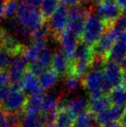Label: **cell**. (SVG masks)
I'll return each mask as SVG.
<instances>
[{"label": "cell", "mask_w": 126, "mask_h": 127, "mask_svg": "<svg viewBox=\"0 0 126 127\" xmlns=\"http://www.w3.org/2000/svg\"><path fill=\"white\" fill-rule=\"evenodd\" d=\"M98 1L108 2V3H118V0H98Z\"/></svg>", "instance_id": "f35d334b"}, {"label": "cell", "mask_w": 126, "mask_h": 127, "mask_svg": "<svg viewBox=\"0 0 126 127\" xmlns=\"http://www.w3.org/2000/svg\"><path fill=\"white\" fill-rule=\"evenodd\" d=\"M104 77L103 70L91 68L83 79V86L91 99L105 95L104 93Z\"/></svg>", "instance_id": "52a82bcc"}, {"label": "cell", "mask_w": 126, "mask_h": 127, "mask_svg": "<svg viewBox=\"0 0 126 127\" xmlns=\"http://www.w3.org/2000/svg\"><path fill=\"white\" fill-rule=\"evenodd\" d=\"M20 5L18 0H6L4 8V17L8 19L15 18Z\"/></svg>", "instance_id": "83f0119b"}, {"label": "cell", "mask_w": 126, "mask_h": 127, "mask_svg": "<svg viewBox=\"0 0 126 127\" xmlns=\"http://www.w3.org/2000/svg\"><path fill=\"white\" fill-rule=\"evenodd\" d=\"M102 127H122V125L119 122H113L111 124L105 125V126H103Z\"/></svg>", "instance_id": "d590c367"}, {"label": "cell", "mask_w": 126, "mask_h": 127, "mask_svg": "<svg viewBox=\"0 0 126 127\" xmlns=\"http://www.w3.org/2000/svg\"><path fill=\"white\" fill-rule=\"evenodd\" d=\"M111 105H111L109 97L106 95H103L101 97L95 98V99H90L89 111L97 116L106 111Z\"/></svg>", "instance_id": "d6986e66"}, {"label": "cell", "mask_w": 126, "mask_h": 127, "mask_svg": "<svg viewBox=\"0 0 126 127\" xmlns=\"http://www.w3.org/2000/svg\"><path fill=\"white\" fill-rule=\"evenodd\" d=\"M28 65L29 63L25 60L23 53H19L14 55L11 64L8 69V74L12 87H21L23 79L27 73Z\"/></svg>", "instance_id": "30bf717a"}, {"label": "cell", "mask_w": 126, "mask_h": 127, "mask_svg": "<svg viewBox=\"0 0 126 127\" xmlns=\"http://www.w3.org/2000/svg\"><path fill=\"white\" fill-rule=\"evenodd\" d=\"M68 21L69 10H67L65 5H60L55 12L49 17L48 28L55 38H59L60 35L67 30Z\"/></svg>", "instance_id": "ba28073f"}, {"label": "cell", "mask_w": 126, "mask_h": 127, "mask_svg": "<svg viewBox=\"0 0 126 127\" xmlns=\"http://www.w3.org/2000/svg\"><path fill=\"white\" fill-rule=\"evenodd\" d=\"M45 94L41 93L38 94L29 95L24 106V113L26 114H40L42 112V103Z\"/></svg>", "instance_id": "ac0fdd59"}, {"label": "cell", "mask_w": 126, "mask_h": 127, "mask_svg": "<svg viewBox=\"0 0 126 127\" xmlns=\"http://www.w3.org/2000/svg\"><path fill=\"white\" fill-rule=\"evenodd\" d=\"M15 55L10 49L0 44V71L9 69Z\"/></svg>", "instance_id": "484cf974"}, {"label": "cell", "mask_w": 126, "mask_h": 127, "mask_svg": "<svg viewBox=\"0 0 126 127\" xmlns=\"http://www.w3.org/2000/svg\"><path fill=\"white\" fill-rule=\"evenodd\" d=\"M19 127H46V126L41 118V114L24 113Z\"/></svg>", "instance_id": "cb8c5ba5"}, {"label": "cell", "mask_w": 126, "mask_h": 127, "mask_svg": "<svg viewBox=\"0 0 126 127\" xmlns=\"http://www.w3.org/2000/svg\"><path fill=\"white\" fill-rule=\"evenodd\" d=\"M125 111V108L116 106V105H111L104 112L96 116V119L102 126L113 122H118L121 119Z\"/></svg>", "instance_id": "2e32d148"}, {"label": "cell", "mask_w": 126, "mask_h": 127, "mask_svg": "<svg viewBox=\"0 0 126 127\" xmlns=\"http://www.w3.org/2000/svg\"><path fill=\"white\" fill-rule=\"evenodd\" d=\"M108 95L111 105L126 109V88L123 86L114 88Z\"/></svg>", "instance_id": "44dd1931"}, {"label": "cell", "mask_w": 126, "mask_h": 127, "mask_svg": "<svg viewBox=\"0 0 126 127\" xmlns=\"http://www.w3.org/2000/svg\"><path fill=\"white\" fill-rule=\"evenodd\" d=\"M79 1L80 0H61V2L63 3V5H65V6H71V7L78 5Z\"/></svg>", "instance_id": "d6a6232c"}, {"label": "cell", "mask_w": 126, "mask_h": 127, "mask_svg": "<svg viewBox=\"0 0 126 127\" xmlns=\"http://www.w3.org/2000/svg\"><path fill=\"white\" fill-rule=\"evenodd\" d=\"M58 77H59L58 74L52 69H48L42 72L38 76L39 83L42 90H47V89L54 87L58 81Z\"/></svg>", "instance_id": "ffe728a7"}, {"label": "cell", "mask_w": 126, "mask_h": 127, "mask_svg": "<svg viewBox=\"0 0 126 127\" xmlns=\"http://www.w3.org/2000/svg\"><path fill=\"white\" fill-rule=\"evenodd\" d=\"M46 127H57V126H55V125H50V126H46Z\"/></svg>", "instance_id": "ab89813d"}, {"label": "cell", "mask_w": 126, "mask_h": 127, "mask_svg": "<svg viewBox=\"0 0 126 127\" xmlns=\"http://www.w3.org/2000/svg\"><path fill=\"white\" fill-rule=\"evenodd\" d=\"M10 88H11V87L10 85L4 86V87H0V105H2V103L6 98V96L8 95Z\"/></svg>", "instance_id": "4dcf8cb0"}, {"label": "cell", "mask_w": 126, "mask_h": 127, "mask_svg": "<svg viewBox=\"0 0 126 127\" xmlns=\"http://www.w3.org/2000/svg\"><path fill=\"white\" fill-rule=\"evenodd\" d=\"M122 86L126 88V69H124L123 72V81H122Z\"/></svg>", "instance_id": "8d00e7d4"}, {"label": "cell", "mask_w": 126, "mask_h": 127, "mask_svg": "<svg viewBox=\"0 0 126 127\" xmlns=\"http://www.w3.org/2000/svg\"><path fill=\"white\" fill-rule=\"evenodd\" d=\"M60 0H43L40 10L45 18L50 17L59 8Z\"/></svg>", "instance_id": "4316f807"}, {"label": "cell", "mask_w": 126, "mask_h": 127, "mask_svg": "<svg viewBox=\"0 0 126 127\" xmlns=\"http://www.w3.org/2000/svg\"><path fill=\"white\" fill-rule=\"evenodd\" d=\"M107 24L96 13H90L86 20L81 35L83 43L93 47L107 30Z\"/></svg>", "instance_id": "3957f363"}, {"label": "cell", "mask_w": 126, "mask_h": 127, "mask_svg": "<svg viewBox=\"0 0 126 127\" xmlns=\"http://www.w3.org/2000/svg\"><path fill=\"white\" fill-rule=\"evenodd\" d=\"M81 85H83V80H81L80 77L71 74V73H69L64 79L63 87L67 93L75 92L79 88Z\"/></svg>", "instance_id": "603a6c76"}, {"label": "cell", "mask_w": 126, "mask_h": 127, "mask_svg": "<svg viewBox=\"0 0 126 127\" xmlns=\"http://www.w3.org/2000/svg\"><path fill=\"white\" fill-rule=\"evenodd\" d=\"M61 109L69 111L76 118L80 114L89 111V101L81 97L60 99L58 110Z\"/></svg>", "instance_id": "7c38bea8"}, {"label": "cell", "mask_w": 126, "mask_h": 127, "mask_svg": "<svg viewBox=\"0 0 126 127\" xmlns=\"http://www.w3.org/2000/svg\"><path fill=\"white\" fill-rule=\"evenodd\" d=\"M121 33L122 31L118 30L116 27L113 25L110 26L103 34L99 42L93 46V49L95 56L101 57L106 60L110 51L111 50Z\"/></svg>", "instance_id": "8992f818"}, {"label": "cell", "mask_w": 126, "mask_h": 127, "mask_svg": "<svg viewBox=\"0 0 126 127\" xmlns=\"http://www.w3.org/2000/svg\"><path fill=\"white\" fill-rule=\"evenodd\" d=\"M94 58L93 47L85 43H79L77 49L71 59V74L79 77L86 76L92 67L93 60Z\"/></svg>", "instance_id": "7a4b0ae2"}, {"label": "cell", "mask_w": 126, "mask_h": 127, "mask_svg": "<svg viewBox=\"0 0 126 127\" xmlns=\"http://www.w3.org/2000/svg\"><path fill=\"white\" fill-rule=\"evenodd\" d=\"M120 124H121L122 126H124V125L126 124V109H125V112H124L123 116H122L121 119H120Z\"/></svg>", "instance_id": "74e56055"}, {"label": "cell", "mask_w": 126, "mask_h": 127, "mask_svg": "<svg viewBox=\"0 0 126 127\" xmlns=\"http://www.w3.org/2000/svg\"><path fill=\"white\" fill-rule=\"evenodd\" d=\"M10 83V76L7 71H0V87L9 86Z\"/></svg>", "instance_id": "f546056e"}, {"label": "cell", "mask_w": 126, "mask_h": 127, "mask_svg": "<svg viewBox=\"0 0 126 127\" xmlns=\"http://www.w3.org/2000/svg\"><path fill=\"white\" fill-rule=\"evenodd\" d=\"M24 1L26 2L27 3H29L31 6L40 9L41 6H42V2H43V0H24Z\"/></svg>", "instance_id": "1f68e13d"}, {"label": "cell", "mask_w": 126, "mask_h": 127, "mask_svg": "<svg viewBox=\"0 0 126 127\" xmlns=\"http://www.w3.org/2000/svg\"><path fill=\"white\" fill-rule=\"evenodd\" d=\"M50 33L49 28L47 26H42L35 32H33L31 35L32 42H48L49 35Z\"/></svg>", "instance_id": "f1b7e54d"}, {"label": "cell", "mask_w": 126, "mask_h": 127, "mask_svg": "<svg viewBox=\"0 0 126 127\" xmlns=\"http://www.w3.org/2000/svg\"><path fill=\"white\" fill-rule=\"evenodd\" d=\"M75 119L69 111L61 109L58 110L54 125L57 127H74Z\"/></svg>", "instance_id": "7402d4cb"}, {"label": "cell", "mask_w": 126, "mask_h": 127, "mask_svg": "<svg viewBox=\"0 0 126 127\" xmlns=\"http://www.w3.org/2000/svg\"><path fill=\"white\" fill-rule=\"evenodd\" d=\"M6 0H0V20L4 16V8Z\"/></svg>", "instance_id": "836d02e7"}, {"label": "cell", "mask_w": 126, "mask_h": 127, "mask_svg": "<svg viewBox=\"0 0 126 127\" xmlns=\"http://www.w3.org/2000/svg\"><path fill=\"white\" fill-rule=\"evenodd\" d=\"M20 88L26 94H29V95L43 93V90L39 83L38 76H36L30 71H28L24 75L22 83H21Z\"/></svg>", "instance_id": "e0dca14e"}, {"label": "cell", "mask_w": 126, "mask_h": 127, "mask_svg": "<svg viewBox=\"0 0 126 127\" xmlns=\"http://www.w3.org/2000/svg\"><path fill=\"white\" fill-rule=\"evenodd\" d=\"M123 72V67L119 64L111 61H107L105 62L103 69L104 77V94H109L114 88H117L122 85Z\"/></svg>", "instance_id": "5b68a950"}, {"label": "cell", "mask_w": 126, "mask_h": 127, "mask_svg": "<svg viewBox=\"0 0 126 127\" xmlns=\"http://www.w3.org/2000/svg\"><path fill=\"white\" fill-rule=\"evenodd\" d=\"M60 99L55 94H49L44 95L42 103V112H57L59 107ZM41 112V113H42Z\"/></svg>", "instance_id": "d4e9b609"}, {"label": "cell", "mask_w": 126, "mask_h": 127, "mask_svg": "<svg viewBox=\"0 0 126 127\" xmlns=\"http://www.w3.org/2000/svg\"><path fill=\"white\" fill-rule=\"evenodd\" d=\"M78 38H79L78 35H74V33H72L67 30H66L58 38L61 48V51L70 60L72 59L74 52H75L78 45H79Z\"/></svg>", "instance_id": "5bb4252c"}, {"label": "cell", "mask_w": 126, "mask_h": 127, "mask_svg": "<svg viewBox=\"0 0 126 127\" xmlns=\"http://www.w3.org/2000/svg\"><path fill=\"white\" fill-rule=\"evenodd\" d=\"M15 19L23 27L33 34V32L43 26L45 17L40 9L31 6L24 0H21Z\"/></svg>", "instance_id": "6da1fadb"}, {"label": "cell", "mask_w": 126, "mask_h": 127, "mask_svg": "<svg viewBox=\"0 0 126 127\" xmlns=\"http://www.w3.org/2000/svg\"><path fill=\"white\" fill-rule=\"evenodd\" d=\"M108 61L114 62L123 66L126 62V31L120 34L114 46L110 51L107 57Z\"/></svg>", "instance_id": "4fadbf2b"}, {"label": "cell", "mask_w": 126, "mask_h": 127, "mask_svg": "<svg viewBox=\"0 0 126 127\" xmlns=\"http://www.w3.org/2000/svg\"><path fill=\"white\" fill-rule=\"evenodd\" d=\"M87 17V10L84 5L78 4L71 7L69 10V21L67 30L79 37L82 35Z\"/></svg>", "instance_id": "9c48e42d"}, {"label": "cell", "mask_w": 126, "mask_h": 127, "mask_svg": "<svg viewBox=\"0 0 126 127\" xmlns=\"http://www.w3.org/2000/svg\"><path fill=\"white\" fill-rule=\"evenodd\" d=\"M122 127H126V124H125V125H124V126H122Z\"/></svg>", "instance_id": "60d3db41"}, {"label": "cell", "mask_w": 126, "mask_h": 127, "mask_svg": "<svg viewBox=\"0 0 126 127\" xmlns=\"http://www.w3.org/2000/svg\"><path fill=\"white\" fill-rule=\"evenodd\" d=\"M118 4L120 6L122 10H126V0H118Z\"/></svg>", "instance_id": "e575fe53"}, {"label": "cell", "mask_w": 126, "mask_h": 127, "mask_svg": "<svg viewBox=\"0 0 126 127\" xmlns=\"http://www.w3.org/2000/svg\"><path fill=\"white\" fill-rule=\"evenodd\" d=\"M95 10L98 16L111 25H112L115 21L122 15V9L118 3L98 1Z\"/></svg>", "instance_id": "8fae6325"}, {"label": "cell", "mask_w": 126, "mask_h": 127, "mask_svg": "<svg viewBox=\"0 0 126 127\" xmlns=\"http://www.w3.org/2000/svg\"><path fill=\"white\" fill-rule=\"evenodd\" d=\"M51 67L52 70L58 74V76H67L70 72L71 60L61 50L55 51L53 57Z\"/></svg>", "instance_id": "9a60e30c"}, {"label": "cell", "mask_w": 126, "mask_h": 127, "mask_svg": "<svg viewBox=\"0 0 126 127\" xmlns=\"http://www.w3.org/2000/svg\"><path fill=\"white\" fill-rule=\"evenodd\" d=\"M28 98L20 87H11L8 95L0 105V109L6 113H23Z\"/></svg>", "instance_id": "277c9868"}]
</instances>
